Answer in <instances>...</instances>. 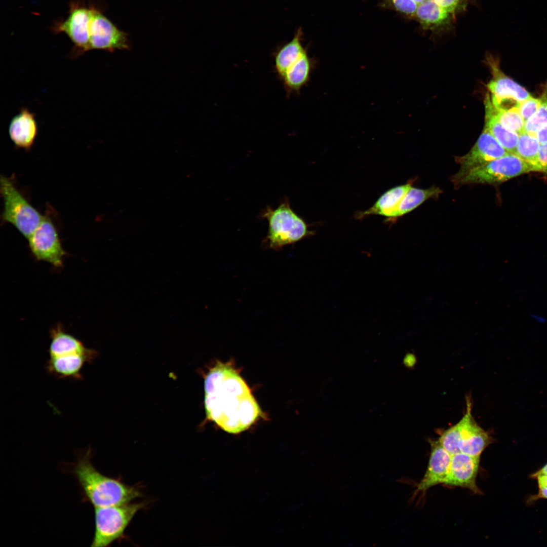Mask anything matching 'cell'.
Returning a JSON list of instances; mask_svg holds the SVG:
<instances>
[{
  "mask_svg": "<svg viewBox=\"0 0 547 547\" xmlns=\"http://www.w3.org/2000/svg\"><path fill=\"white\" fill-rule=\"evenodd\" d=\"M91 450L78 458L73 474L82 490L85 501L94 507L118 505L130 503L141 493L118 479L100 473L91 461Z\"/></svg>",
  "mask_w": 547,
  "mask_h": 547,
  "instance_id": "obj_2",
  "label": "cell"
},
{
  "mask_svg": "<svg viewBox=\"0 0 547 547\" xmlns=\"http://www.w3.org/2000/svg\"><path fill=\"white\" fill-rule=\"evenodd\" d=\"M540 146V143L535 135L524 131L519 134L515 154L533 166Z\"/></svg>",
  "mask_w": 547,
  "mask_h": 547,
  "instance_id": "obj_23",
  "label": "cell"
},
{
  "mask_svg": "<svg viewBox=\"0 0 547 547\" xmlns=\"http://www.w3.org/2000/svg\"><path fill=\"white\" fill-rule=\"evenodd\" d=\"M90 49L113 52L130 48L127 34L118 28L101 12L91 8L89 28Z\"/></svg>",
  "mask_w": 547,
  "mask_h": 547,
  "instance_id": "obj_11",
  "label": "cell"
},
{
  "mask_svg": "<svg viewBox=\"0 0 547 547\" xmlns=\"http://www.w3.org/2000/svg\"><path fill=\"white\" fill-rule=\"evenodd\" d=\"M534 172L547 174V142L540 144L537 159L533 164Z\"/></svg>",
  "mask_w": 547,
  "mask_h": 547,
  "instance_id": "obj_28",
  "label": "cell"
},
{
  "mask_svg": "<svg viewBox=\"0 0 547 547\" xmlns=\"http://www.w3.org/2000/svg\"><path fill=\"white\" fill-rule=\"evenodd\" d=\"M429 443L431 450L428 463L423 477L417 486V493H424L433 486L444 484L449 472L451 455L438 440H431Z\"/></svg>",
  "mask_w": 547,
  "mask_h": 547,
  "instance_id": "obj_15",
  "label": "cell"
},
{
  "mask_svg": "<svg viewBox=\"0 0 547 547\" xmlns=\"http://www.w3.org/2000/svg\"><path fill=\"white\" fill-rule=\"evenodd\" d=\"M530 317L539 324H543L546 322V318L543 316L532 313L530 315Z\"/></svg>",
  "mask_w": 547,
  "mask_h": 547,
  "instance_id": "obj_33",
  "label": "cell"
},
{
  "mask_svg": "<svg viewBox=\"0 0 547 547\" xmlns=\"http://www.w3.org/2000/svg\"><path fill=\"white\" fill-rule=\"evenodd\" d=\"M415 14L421 23L427 27L441 25L446 21L450 14L434 0H425L418 5Z\"/></svg>",
  "mask_w": 547,
  "mask_h": 547,
  "instance_id": "obj_22",
  "label": "cell"
},
{
  "mask_svg": "<svg viewBox=\"0 0 547 547\" xmlns=\"http://www.w3.org/2000/svg\"><path fill=\"white\" fill-rule=\"evenodd\" d=\"M37 132V124L34 114L24 107L12 119L9 124L10 139L15 146L25 150H29L32 147Z\"/></svg>",
  "mask_w": 547,
  "mask_h": 547,
  "instance_id": "obj_16",
  "label": "cell"
},
{
  "mask_svg": "<svg viewBox=\"0 0 547 547\" xmlns=\"http://www.w3.org/2000/svg\"><path fill=\"white\" fill-rule=\"evenodd\" d=\"M411 187L410 184L407 183L388 190L380 197L372 207L360 213L358 215L359 218L372 214L391 218L392 214Z\"/></svg>",
  "mask_w": 547,
  "mask_h": 547,
  "instance_id": "obj_20",
  "label": "cell"
},
{
  "mask_svg": "<svg viewBox=\"0 0 547 547\" xmlns=\"http://www.w3.org/2000/svg\"><path fill=\"white\" fill-rule=\"evenodd\" d=\"M394 7L407 15L416 13L418 4L414 0H392Z\"/></svg>",
  "mask_w": 547,
  "mask_h": 547,
  "instance_id": "obj_27",
  "label": "cell"
},
{
  "mask_svg": "<svg viewBox=\"0 0 547 547\" xmlns=\"http://www.w3.org/2000/svg\"><path fill=\"white\" fill-rule=\"evenodd\" d=\"M509 153L493 135L484 129L471 150L465 155L455 158L460 168L454 176H461L471 170Z\"/></svg>",
  "mask_w": 547,
  "mask_h": 547,
  "instance_id": "obj_12",
  "label": "cell"
},
{
  "mask_svg": "<svg viewBox=\"0 0 547 547\" xmlns=\"http://www.w3.org/2000/svg\"><path fill=\"white\" fill-rule=\"evenodd\" d=\"M536 136L540 144L547 142V123L541 127L536 132Z\"/></svg>",
  "mask_w": 547,
  "mask_h": 547,
  "instance_id": "obj_31",
  "label": "cell"
},
{
  "mask_svg": "<svg viewBox=\"0 0 547 547\" xmlns=\"http://www.w3.org/2000/svg\"><path fill=\"white\" fill-rule=\"evenodd\" d=\"M91 8L72 5L68 17L54 27L57 32L65 33L72 42L77 54L90 50V22Z\"/></svg>",
  "mask_w": 547,
  "mask_h": 547,
  "instance_id": "obj_13",
  "label": "cell"
},
{
  "mask_svg": "<svg viewBox=\"0 0 547 547\" xmlns=\"http://www.w3.org/2000/svg\"><path fill=\"white\" fill-rule=\"evenodd\" d=\"M472 403L466 397V411L456 424L444 431L438 440L451 455L462 453L480 456L494 442L490 434L476 422L472 414Z\"/></svg>",
  "mask_w": 547,
  "mask_h": 547,
  "instance_id": "obj_4",
  "label": "cell"
},
{
  "mask_svg": "<svg viewBox=\"0 0 547 547\" xmlns=\"http://www.w3.org/2000/svg\"><path fill=\"white\" fill-rule=\"evenodd\" d=\"M261 216L268 222L265 242L270 248L280 249L308 235L307 225L292 210L287 199L276 209L267 207Z\"/></svg>",
  "mask_w": 547,
  "mask_h": 547,
  "instance_id": "obj_5",
  "label": "cell"
},
{
  "mask_svg": "<svg viewBox=\"0 0 547 547\" xmlns=\"http://www.w3.org/2000/svg\"><path fill=\"white\" fill-rule=\"evenodd\" d=\"M544 474H547V463L538 471L533 474H531L530 476V477L531 478L534 479L536 477L539 475Z\"/></svg>",
  "mask_w": 547,
  "mask_h": 547,
  "instance_id": "obj_34",
  "label": "cell"
},
{
  "mask_svg": "<svg viewBox=\"0 0 547 547\" xmlns=\"http://www.w3.org/2000/svg\"><path fill=\"white\" fill-rule=\"evenodd\" d=\"M50 342L45 368L58 379L81 380L86 364H92L98 356L97 350L86 347L75 336L57 324L50 331Z\"/></svg>",
  "mask_w": 547,
  "mask_h": 547,
  "instance_id": "obj_3",
  "label": "cell"
},
{
  "mask_svg": "<svg viewBox=\"0 0 547 547\" xmlns=\"http://www.w3.org/2000/svg\"><path fill=\"white\" fill-rule=\"evenodd\" d=\"M541 104L536 112L525 124L524 131L535 135L537 131L547 123V89L540 97Z\"/></svg>",
  "mask_w": 547,
  "mask_h": 547,
  "instance_id": "obj_25",
  "label": "cell"
},
{
  "mask_svg": "<svg viewBox=\"0 0 547 547\" xmlns=\"http://www.w3.org/2000/svg\"><path fill=\"white\" fill-rule=\"evenodd\" d=\"M540 499H547V487H538V492L533 495H530L526 500L528 505H531Z\"/></svg>",
  "mask_w": 547,
  "mask_h": 547,
  "instance_id": "obj_30",
  "label": "cell"
},
{
  "mask_svg": "<svg viewBox=\"0 0 547 547\" xmlns=\"http://www.w3.org/2000/svg\"><path fill=\"white\" fill-rule=\"evenodd\" d=\"M495 109L496 117L504 127L518 134L524 131L525 122L521 116L518 108L508 110Z\"/></svg>",
  "mask_w": 547,
  "mask_h": 547,
  "instance_id": "obj_24",
  "label": "cell"
},
{
  "mask_svg": "<svg viewBox=\"0 0 547 547\" xmlns=\"http://www.w3.org/2000/svg\"><path fill=\"white\" fill-rule=\"evenodd\" d=\"M0 192L4 202L2 219L13 225L27 239L40 225L44 215L29 203L11 179L2 175Z\"/></svg>",
  "mask_w": 547,
  "mask_h": 547,
  "instance_id": "obj_6",
  "label": "cell"
},
{
  "mask_svg": "<svg viewBox=\"0 0 547 547\" xmlns=\"http://www.w3.org/2000/svg\"><path fill=\"white\" fill-rule=\"evenodd\" d=\"M302 33L299 29L293 37L278 48L274 53V68L280 79L305 50L302 44Z\"/></svg>",
  "mask_w": 547,
  "mask_h": 547,
  "instance_id": "obj_19",
  "label": "cell"
},
{
  "mask_svg": "<svg viewBox=\"0 0 547 547\" xmlns=\"http://www.w3.org/2000/svg\"><path fill=\"white\" fill-rule=\"evenodd\" d=\"M484 104L485 124L484 129L488 131L508 152L515 154L519 134L507 129L498 121L489 94H486Z\"/></svg>",
  "mask_w": 547,
  "mask_h": 547,
  "instance_id": "obj_18",
  "label": "cell"
},
{
  "mask_svg": "<svg viewBox=\"0 0 547 547\" xmlns=\"http://www.w3.org/2000/svg\"><path fill=\"white\" fill-rule=\"evenodd\" d=\"M491 69L492 78L487 84L491 102L498 110H508L519 107L520 103L531 97L523 87L505 75L492 56L486 59Z\"/></svg>",
  "mask_w": 547,
  "mask_h": 547,
  "instance_id": "obj_10",
  "label": "cell"
},
{
  "mask_svg": "<svg viewBox=\"0 0 547 547\" xmlns=\"http://www.w3.org/2000/svg\"><path fill=\"white\" fill-rule=\"evenodd\" d=\"M30 252L38 261H43L56 268L63 266L66 252L63 249L57 228L49 213L27 239Z\"/></svg>",
  "mask_w": 547,
  "mask_h": 547,
  "instance_id": "obj_9",
  "label": "cell"
},
{
  "mask_svg": "<svg viewBox=\"0 0 547 547\" xmlns=\"http://www.w3.org/2000/svg\"><path fill=\"white\" fill-rule=\"evenodd\" d=\"M414 1H415L418 5H419V4L422 3L425 0H414Z\"/></svg>",
  "mask_w": 547,
  "mask_h": 547,
  "instance_id": "obj_35",
  "label": "cell"
},
{
  "mask_svg": "<svg viewBox=\"0 0 547 547\" xmlns=\"http://www.w3.org/2000/svg\"><path fill=\"white\" fill-rule=\"evenodd\" d=\"M479 463L480 456L462 453L451 455L449 472L444 484L466 488L475 494H481L476 483Z\"/></svg>",
  "mask_w": 547,
  "mask_h": 547,
  "instance_id": "obj_14",
  "label": "cell"
},
{
  "mask_svg": "<svg viewBox=\"0 0 547 547\" xmlns=\"http://www.w3.org/2000/svg\"><path fill=\"white\" fill-rule=\"evenodd\" d=\"M206 418L229 434L248 429L263 416L246 381L229 363L218 361L204 379Z\"/></svg>",
  "mask_w": 547,
  "mask_h": 547,
  "instance_id": "obj_1",
  "label": "cell"
},
{
  "mask_svg": "<svg viewBox=\"0 0 547 547\" xmlns=\"http://www.w3.org/2000/svg\"><path fill=\"white\" fill-rule=\"evenodd\" d=\"M435 3L449 13L454 12L463 0H434Z\"/></svg>",
  "mask_w": 547,
  "mask_h": 547,
  "instance_id": "obj_29",
  "label": "cell"
},
{
  "mask_svg": "<svg viewBox=\"0 0 547 547\" xmlns=\"http://www.w3.org/2000/svg\"><path fill=\"white\" fill-rule=\"evenodd\" d=\"M534 479L536 480L538 487H547V474L539 475Z\"/></svg>",
  "mask_w": 547,
  "mask_h": 547,
  "instance_id": "obj_32",
  "label": "cell"
},
{
  "mask_svg": "<svg viewBox=\"0 0 547 547\" xmlns=\"http://www.w3.org/2000/svg\"><path fill=\"white\" fill-rule=\"evenodd\" d=\"M441 192L442 190L435 186L427 189L411 186L401 200L391 218L398 217L411 211L426 200L437 198Z\"/></svg>",
  "mask_w": 547,
  "mask_h": 547,
  "instance_id": "obj_21",
  "label": "cell"
},
{
  "mask_svg": "<svg viewBox=\"0 0 547 547\" xmlns=\"http://www.w3.org/2000/svg\"><path fill=\"white\" fill-rule=\"evenodd\" d=\"M143 503L94 507L95 531L91 546L105 547L121 538Z\"/></svg>",
  "mask_w": 547,
  "mask_h": 547,
  "instance_id": "obj_8",
  "label": "cell"
},
{
  "mask_svg": "<svg viewBox=\"0 0 547 547\" xmlns=\"http://www.w3.org/2000/svg\"><path fill=\"white\" fill-rule=\"evenodd\" d=\"M541 102L540 98H535L531 96L520 103L519 111L525 122L536 112Z\"/></svg>",
  "mask_w": 547,
  "mask_h": 547,
  "instance_id": "obj_26",
  "label": "cell"
},
{
  "mask_svg": "<svg viewBox=\"0 0 547 547\" xmlns=\"http://www.w3.org/2000/svg\"><path fill=\"white\" fill-rule=\"evenodd\" d=\"M314 61L305 50L297 60L279 79L287 95L298 94L310 80Z\"/></svg>",
  "mask_w": 547,
  "mask_h": 547,
  "instance_id": "obj_17",
  "label": "cell"
},
{
  "mask_svg": "<svg viewBox=\"0 0 547 547\" xmlns=\"http://www.w3.org/2000/svg\"><path fill=\"white\" fill-rule=\"evenodd\" d=\"M534 172L533 165L513 153L494 160L465 174L452 178L455 186L475 184H497Z\"/></svg>",
  "mask_w": 547,
  "mask_h": 547,
  "instance_id": "obj_7",
  "label": "cell"
}]
</instances>
